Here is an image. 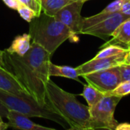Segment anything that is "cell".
Wrapping results in <instances>:
<instances>
[{
    "instance_id": "4dcf8cb0",
    "label": "cell",
    "mask_w": 130,
    "mask_h": 130,
    "mask_svg": "<svg viewBox=\"0 0 130 130\" xmlns=\"http://www.w3.org/2000/svg\"></svg>"
},
{
    "instance_id": "d4e9b609",
    "label": "cell",
    "mask_w": 130,
    "mask_h": 130,
    "mask_svg": "<svg viewBox=\"0 0 130 130\" xmlns=\"http://www.w3.org/2000/svg\"><path fill=\"white\" fill-rule=\"evenodd\" d=\"M116 130H130V123H119L116 128Z\"/></svg>"
},
{
    "instance_id": "5bb4252c",
    "label": "cell",
    "mask_w": 130,
    "mask_h": 130,
    "mask_svg": "<svg viewBox=\"0 0 130 130\" xmlns=\"http://www.w3.org/2000/svg\"><path fill=\"white\" fill-rule=\"evenodd\" d=\"M49 75L50 77H63L66 78H70L75 80L82 84V82L79 80L78 73L77 72L76 68H73L67 66H57L50 61L49 63Z\"/></svg>"
},
{
    "instance_id": "277c9868",
    "label": "cell",
    "mask_w": 130,
    "mask_h": 130,
    "mask_svg": "<svg viewBox=\"0 0 130 130\" xmlns=\"http://www.w3.org/2000/svg\"><path fill=\"white\" fill-rule=\"evenodd\" d=\"M0 102L8 110L23 113L29 117H40L53 121L66 128L67 123L50 105H41L32 96H20L0 90Z\"/></svg>"
},
{
    "instance_id": "8992f818",
    "label": "cell",
    "mask_w": 130,
    "mask_h": 130,
    "mask_svg": "<svg viewBox=\"0 0 130 130\" xmlns=\"http://www.w3.org/2000/svg\"><path fill=\"white\" fill-rule=\"evenodd\" d=\"M82 77L88 84L105 94L113 91L122 82L118 66L94 72Z\"/></svg>"
},
{
    "instance_id": "cb8c5ba5",
    "label": "cell",
    "mask_w": 130,
    "mask_h": 130,
    "mask_svg": "<svg viewBox=\"0 0 130 130\" xmlns=\"http://www.w3.org/2000/svg\"><path fill=\"white\" fill-rule=\"evenodd\" d=\"M8 109L0 102V116L2 118H6L8 115Z\"/></svg>"
},
{
    "instance_id": "52a82bcc",
    "label": "cell",
    "mask_w": 130,
    "mask_h": 130,
    "mask_svg": "<svg viewBox=\"0 0 130 130\" xmlns=\"http://www.w3.org/2000/svg\"><path fill=\"white\" fill-rule=\"evenodd\" d=\"M85 2L75 1L66 5L54 16L56 19L66 24L75 34H81L83 17L81 11Z\"/></svg>"
},
{
    "instance_id": "5b68a950",
    "label": "cell",
    "mask_w": 130,
    "mask_h": 130,
    "mask_svg": "<svg viewBox=\"0 0 130 130\" xmlns=\"http://www.w3.org/2000/svg\"><path fill=\"white\" fill-rule=\"evenodd\" d=\"M121 98V97L106 94L98 104L89 108L91 130H116L119 123L114 118V113Z\"/></svg>"
},
{
    "instance_id": "44dd1931",
    "label": "cell",
    "mask_w": 130,
    "mask_h": 130,
    "mask_svg": "<svg viewBox=\"0 0 130 130\" xmlns=\"http://www.w3.org/2000/svg\"><path fill=\"white\" fill-rule=\"evenodd\" d=\"M122 82L129 81L130 82V63H123L118 66Z\"/></svg>"
},
{
    "instance_id": "9c48e42d",
    "label": "cell",
    "mask_w": 130,
    "mask_h": 130,
    "mask_svg": "<svg viewBox=\"0 0 130 130\" xmlns=\"http://www.w3.org/2000/svg\"><path fill=\"white\" fill-rule=\"evenodd\" d=\"M128 51L110 57L99 59L93 58L88 62H86L76 67L78 75L83 76L87 74L118 66L123 63H126V56Z\"/></svg>"
},
{
    "instance_id": "7c38bea8",
    "label": "cell",
    "mask_w": 130,
    "mask_h": 130,
    "mask_svg": "<svg viewBox=\"0 0 130 130\" xmlns=\"http://www.w3.org/2000/svg\"><path fill=\"white\" fill-rule=\"evenodd\" d=\"M112 39L104 46L117 45L126 50L130 49V18L122 22L112 34Z\"/></svg>"
},
{
    "instance_id": "4316f807",
    "label": "cell",
    "mask_w": 130,
    "mask_h": 130,
    "mask_svg": "<svg viewBox=\"0 0 130 130\" xmlns=\"http://www.w3.org/2000/svg\"><path fill=\"white\" fill-rule=\"evenodd\" d=\"M126 63H130V50L127 52L126 56Z\"/></svg>"
},
{
    "instance_id": "83f0119b",
    "label": "cell",
    "mask_w": 130,
    "mask_h": 130,
    "mask_svg": "<svg viewBox=\"0 0 130 130\" xmlns=\"http://www.w3.org/2000/svg\"><path fill=\"white\" fill-rule=\"evenodd\" d=\"M72 2H75V1H83V2H87L88 0H72Z\"/></svg>"
},
{
    "instance_id": "d6986e66",
    "label": "cell",
    "mask_w": 130,
    "mask_h": 130,
    "mask_svg": "<svg viewBox=\"0 0 130 130\" xmlns=\"http://www.w3.org/2000/svg\"><path fill=\"white\" fill-rule=\"evenodd\" d=\"M18 14H20V16L27 22H30L34 18L37 17L36 12L32 10L31 8H30L29 7H27V5L21 4V6L17 9Z\"/></svg>"
},
{
    "instance_id": "7402d4cb",
    "label": "cell",
    "mask_w": 130,
    "mask_h": 130,
    "mask_svg": "<svg viewBox=\"0 0 130 130\" xmlns=\"http://www.w3.org/2000/svg\"><path fill=\"white\" fill-rule=\"evenodd\" d=\"M3 2L10 8L17 10L22 4L19 0H2Z\"/></svg>"
},
{
    "instance_id": "8fae6325",
    "label": "cell",
    "mask_w": 130,
    "mask_h": 130,
    "mask_svg": "<svg viewBox=\"0 0 130 130\" xmlns=\"http://www.w3.org/2000/svg\"><path fill=\"white\" fill-rule=\"evenodd\" d=\"M8 127L22 130H54L53 128L45 127L31 121L29 117L18 111L8 110L7 117Z\"/></svg>"
},
{
    "instance_id": "4fadbf2b",
    "label": "cell",
    "mask_w": 130,
    "mask_h": 130,
    "mask_svg": "<svg viewBox=\"0 0 130 130\" xmlns=\"http://www.w3.org/2000/svg\"><path fill=\"white\" fill-rule=\"evenodd\" d=\"M30 34H24L21 35L17 36L12 41L10 46L5 50L6 52L16 54L20 56H24L30 49Z\"/></svg>"
},
{
    "instance_id": "603a6c76",
    "label": "cell",
    "mask_w": 130,
    "mask_h": 130,
    "mask_svg": "<svg viewBox=\"0 0 130 130\" xmlns=\"http://www.w3.org/2000/svg\"><path fill=\"white\" fill-rule=\"evenodd\" d=\"M120 12L130 16V0H124Z\"/></svg>"
},
{
    "instance_id": "3957f363",
    "label": "cell",
    "mask_w": 130,
    "mask_h": 130,
    "mask_svg": "<svg viewBox=\"0 0 130 130\" xmlns=\"http://www.w3.org/2000/svg\"><path fill=\"white\" fill-rule=\"evenodd\" d=\"M29 34L31 43L40 46L51 56L66 40L75 36L62 22L43 11L30 22Z\"/></svg>"
},
{
    "instance_id": "ffe728a7",
    "label": "cell",
    "mask_w": 130,
    "mask_h": 130,
    "mask_svg": "<svg viewBox=\"0 0 130 130\" xmlns=\"http://www.w3.org/2000/svg\"><path fill=\"white\" fill-rule=\"evenodd\" d=\"M19 1L22 4L27 5L32 10H34L36 12L37 16H39L41 14L42 9H41V5L40 3V1H38V0H19Z\"/></svg>"
},
{
    "instance_id": "2e32d148",
    "label": "cell",
    "mask_w": 130,
    "mask_h": 130,
    "mask_svg": "<svg viewBox=\"0 0 130 130\" xmlns=\"http://www.w3.org/2000/svg\"><path fill=\"white\" fill-rule=\"evenodd\" d=\"M72 2V0H40L42 11L50 16H55L59 11Z\"/></svg>"
},
{
    "instance_id": "484cf974",
    "label": "cell",
    "mask_w": 130,
    "mask_h": 130,
    "mask_svg": "<svg viewBox=\"0 0 130 130\" xmlns=\"http://www.w3.org/2000/svg\"><path fill=\"white\" fill-rule=\"evenodd\" d=\"M0 66L6 68L5 62V51L0 50Z\"/></svg>"
},
{
    "instance_id": "30bf717a",
    "label": "cell",
    "mask_w": 130,
    "mask_h": 130,
    "mask_svg": "<svg viewBox=\"0 0 130 130\" xmlns=\"http://www.w3.org/2000/svg\"><path fill=\"white\" fill-rule=\"evenodd\" d=\"M0 90L20 96L30 95L17 77L7 68L2 66H0Z\"/></svg>"
},
{
    "instance_id": "ba28073f",
    "label": "cell",
    "mask_w": 130,
    "mask_h": 130,
    "mask_svg": "<svg viewBox=\"0 0 130 130\" xmlns=\"http://www.w3.org/2000/svg\"><path fill=\"white\" fill-rule=\"evenodd\" d=\"M129 18L130 16L124 14L120 11L116 12L104 21L82 30L81 34L92 35L100 37L103 40H107L109 37L112 36L114 30L122 22Z\"/></svg>"
},
{
    "instance_id": "f1b7e54d",
    "label": "cell",
    "mask_w": 130,
    "mask_h": 130,
    "mask_svg": "<svg viewBox=\"0 0 130 130\" xmlns=\"http://www.w3.org/2000/svg\"><path fill=\"white\" fill-rule=\"evenodd\" d=\"M3 123V120H2V117L0 116V123Z\"/></svg>"
},
{
    "instance_id": "ac0fdd59",
    "label": "cell",
    "mask_w": 130,
    "mask_h": 130,
    "mask_svg": "<svg viewBox=\"0 0 130 130\" xmlns=\"http://www.w3.org/2000/svg\"><path fill=\"white\" fill-rule=\"evenodd\" d=\"M130 94V82L129 81H123L121 82L113 91L106 94H111L118 97H124Z\"/></svg>"
},
{
    "instance_id": "7a4b0ae2",
    "label": "cell",
    "mask_w": 130,
    "mask_h": 130,
    "mask_svg": "<svg viewBox=\"0 0 130 130\" xmlns=\"http://www.w3.org/2000/svg\"><path fill=\"white\" fill-rule=\"evenodd\" d=\"M47 103L69 126L70 129L91 130L88 106L80 103L75 94L66 91L50 78L46 85Z\"/></svg>"
},
{
    "instance_id": "e0dca14e",
    "label": "cell",
    "mask_w": 130,
    "mask_h": 130,
    "mask_svg": "<svg viewBox=\"0 0 130 130\" xmlns=\"http://www.w3.org/2000/svg\"><path fill=\"white\" fill-rule=\"evenodd\" d=\"M130 50V49H129ZM129 50H126L125 48H123L120 46L117 45H108L106 46H104V49H102L97 55L95 59H99V58H105V57H110L113 56H116L120 53H123L124 52L128 51Z\"/></svg>"
},
{
    "instance_id": "6da1fadb",
    "label": "cell",
    "mask_w": 130,
    "mask_h": 130,
    "mask_svg": "<svg viewBox=\"0 0 130 130\" xmlns=\"http://www.w3.org/2000/svg\"><path fill=\"white\" fill-rule=\"evenodd\" d=\"M51 55L40 46L31 43L29 51L23 56L5 50L6 67L18 78L29 94L41 105H49L46 85L50 78L49 63Z\"/></svg>"
},
{
    "instance_id": "9a60e30c",
    "label": "cell",
    "mask_w": 130,
    "mask_h": 130,
    "mask_svg": "<svg viewBox=\"0 0 130 130\" xmlns=\"http://www.w3.org/2000/svg\"><path fill=\"white\" fill-rule=\"evenodd\" d=\"M80 95L86 100L88 106L90 108L98 104L106 95V94L88 83V85H84L83 91Z\"/></svg>"
},
{
    "instance_id": "f546056e",
    "label": "cell",
    "mask_w": 130,
    "mask_h": 130,
    "mask_svg": "<svg viewBox=\"0 0 130 130\" xmlns=\"http://www.w3.org/2000/svg\"><path fill=\"white\" fill-rule=\"evenodd\" d=\"M38 1H40V0H38Z\"/></svg>"
}]
</instances>
